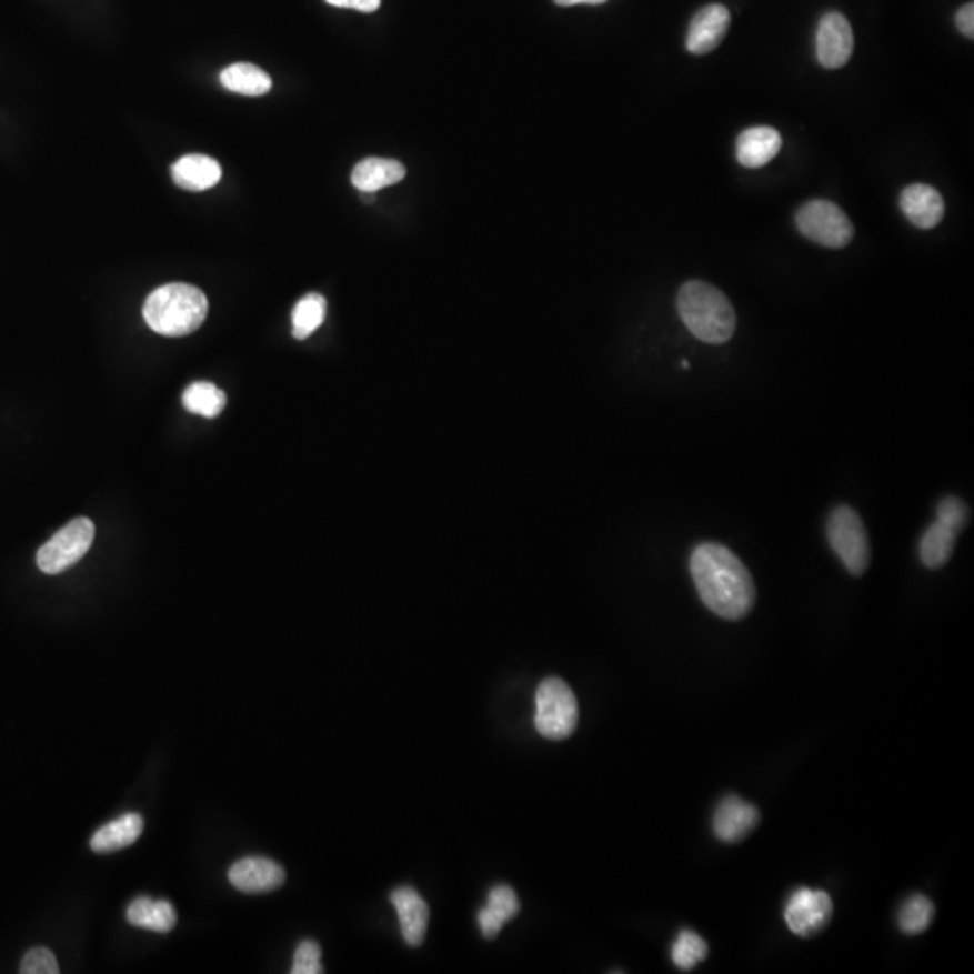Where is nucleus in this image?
I'll return each mask as SVG.
<instances>
[{"label":"nucleus","instance_id":"31","mask_svg":"<svg viewBox=\"0 0 974 974\" xmlns=\"http://www.w3.org/2000/svg\"><path fill=\"white\" fill-rule=\"evenodd\" d=\"M956 28L961 29V33L965 34V37H970L973 39L974 37V4L970 2V4L962 6L958 13H956Z\"/></svg>","mask_w":974,"mask_h":974},{"label":"nucleus","instance_id":"6","mask_svg":"<svg viewBox=\"0 0 974 974\" xmlns=\"http://www.w3.org/2000/svg\"><path fill=\"white\" fill-rule=\"evenodd\" d=\"M796 227L809 241L840 250L854 239V224L840 207L831 201L806 202L796 213Z\"/></svg>","mask_w":974,"mask_h":974},{"label":"nucleus","instance_id":"12","mask_svg":"<svg viewBox=\"0 0 974 974\" xmlns=\"http://www.w3.org/2000/svg\"><path fill=\"white\" fill-rule=\"evenodd\" d=\"M760 812L756 806L739 796H727L716 809L713 829L724 843H739L747 837L759 825Z\"/></svg>","mask_w":974,"mask_h":974},{"label":"nucleus","instance_id":"13","mask_svg":"<svg viewBox=\"0 0 974 974\" xmlns=\"http://www.w3.org/2000/svg\"><path fill=\"white\" fill-rule=\"evenodd\" d=\"M390 903L394 904L398 912L404 942L412 947L421 946L430 921V907L424 898L415 890L401 886L390 893Z\"/></svg>","mask_w":974,"mask_h":974},{"label":"nucleus","instance_id":"9","mask_svg":"<svg viewBox=\"0 0 974 974\" xmlns=\"http://www.w3.org/2000/svg\"><path fill=\"white\" fill-rule=\"evenodd\" d=\"M854 53V31L841 13H826L817 26L816 54L825 69H841Z\"/></svg>","mask_w":974,"mask_h":974},{"label":"nucleus","instance_id":"10","mask_svg":"<svg viewBox=\"0 0 974 974\" xmlns=\"http://www.w3.org/2000/svg\"><path fill=\"white\" fill-rule=\"evenodd\" d=\"M230 883L242 893H269L282 888L285 872L268 857H244L230 868Z\"/></svg>","mask_w":974,"mask_h":974},{"label":"nucleus","instance_id":"33","mask_svg":"<svg viewBox=\"0 0 974 974\" xmlns=\"http://www.w3.org/2000/svg\"><path fill=\"white\" fill-rule=\"evenodd\" d=\"M361 193H363V195H361V199H363V201H365V202H374L375 201L374 193H369V192H361Z\"/></svg>","mask_w":974,"mask_h":974},{"label":"nucleus","instance_id":"4","mask_svg":"<svg viewBox=\"0 0 974 974\" xmlns=\"http://www.w3.org/2000/svg\"><path fill=\"white\" fill-rule=\"evenodd\" d=\"M578 719L576 696L569 684L558 677L545 679L536 692L534 725L538 733L549 740L569 739L576 731Z\"/></svg>","mask_w":974,"mask_h":974},{"label":"nucleus","instance_id":"3","mask_svg":"<svg viewBox=\"0 0 974 974\" xmlns=\"http://www.w3.org/2000/svg\"><path fill=\"white\" fill-rule=\"evenodd\" d=\"M208 314V300L190 283H167L150 293L143 305L147 325L158 334L181 338L198 331Z\"/></svg>","mask_w":974,"mask_h":974},{"label":"nucleus","instance_id":"17","mask_svg":"<svg viewBox=\"0 0 974 974\" xmlns=\"http://www.w3.org/2000/svg\"><path fill=\"white\" fill-rule=\"evenodd\" d=\"M406 169L403 163L395 159L369 158L355 164L352 170V187L360 192L375 193L383 188L392 187L403 181Z\"/></svg>","mask_w":974,"mask_h":974},{"label":"nucleus","instance_id":"1","mask_svg":"<svg viewBox=\"0 0 974 974\" xmlns=\"http://www.w3.org/2000/svg\"><path fill=\"white\" fill-rule=\"evenodd\" d=\"M702 603L724 620L739 621L751 612L756 589L747 566L721 543H701L690 560Z\"/></svg>","mask_w":974,"mask_h":974},{"label":"nucleus","instance_id":"2","mask_svg":"<svg viewBox=\"0 0 974 974\" xmlns=\"http://www.w3.org/2000/svg\"><path fill=\"white\" fill-rule=\"evenodd\" d=\"M677 309L682 322L696 340L721 345L733 338L736 312L715 285L702 280L684 283L679 289Z\"/></svg>","mask_w":974,"mask_h":974},{"label":"nucleus","instance_id":"11","mask_svg":"<svg viewBox=\"0 0 974 974\" xmlns=\"http://www.w3.org/2000/svg\"><path fill=\"white\" fill-rule=\"evenodd\" d=\"M731 24L730 10L722 4H710L693 17L687 29L686 48L692 54L715 51Z\"/></svg>","mask_w":974,"mask_h":974},{"label":"nucleus","instance_id":"25","mask_svg":"<svg viewBox=\"0 0 974 974\" xmlns=\"http://www.w3.org/2000/svg\"><path fill=\"white\" fill-rule=\"evenodd\" d=\"M935 917V906L924 895H913L898 912V927L906 935H921L926 932Z\"/></svg>","mask_w":974,"mask_h":974},{"label":"nucleus","instance_id":"20","mask_svg":"<svg viewBox=\"0 0 974 974\" xmlns=\"http://www.w3.org/2000/svg\"><path fill=\"white\" fill-rule=\"evenodd\" d=\"M127 921L135 927H144L150 932L169 933L178 924V913L169 901H154L150 897H138L127 910Z\"/></svg>","mask_w":974,"mask_h":974},{"label":"nucleus","instance_id":"32","mask_svg":"<svg viewBox=\"0 0 974 974\" xmlns=\"http://www.w3.org/2000/svg\"><path fill=\"white\" fill-rule=\"evenodd\" d=\"M554 2H556L558 6H563V8H569V6L576 4H605L606 0H554Z\"/></svg>","mask_w":974,"mask_h":974},{"label":"nucleus","instance_id":"22","mask_svg":"<svg viewBox=\"0 0 974 974\" xmlns=\"http://www.w3.org/2000/svg\"><path fill=\"white\" fill-rule=\"evenodd\" d=\"M956 533L936 520L921 540V560L927 569H941L950 562L955 549Z\"/></svg>","mask_w":974,"mask_h":974},{"label":"nucleus","instance_id":"16","mask_svg":"<svg viewBox=\"0 0 974 974\" xmlns=\"http://www.w3.org/2000/svg\"><path fill=\"white\" fill-rule=\"evenodd\" d=\"M221 164L210 155L190 154L175 161L172 167L173 183L188 192H204L219 184Z\"/></svg>","mask_w":974,"mask_h":974},{"label":"nucleus","instance_id":"24","mask_svg":"<svg viewBox=\"0 0 974 974\" xmlns=\"http://www.w3.org/2000/svg\"><path fill=\"white\" fill-rule=\"evenodd\" d=\"M327 302L322 294L309 293L294 305L293 309V337L297 340H305L317 332L325 320Z\"/></svg>","mask_w":974,"mask_h":974},{"label":"nucleus","instance_id":"27","mask_svg":"<svg viewBox=\"0 0 974 974\" xmlns=\"http://www.w3.org/2000/svg\"><path fill=\"white\" fill-rule=\"evenodd\" d=\"M936 520L958 534L970 522V508L958 496H946L936 508Z\"/></svg>","mask_w":974,"mask_h":974},{"label":"nucleus","instance_id":"28","mask_svg":"<svg viewBox=\"0 0 974 974\" xmlns=\"http://www.w3.org/2000/svg\"><path fill=\"white\" fill-rule=\"evenodd\" d=\"M293 974H320L322 967V947L314 941H303L294 951Z\"/></svg>","mask_w":974,"mask_h":974},{"label":"nucleus","instance_id":"21","mask_svg":"<svg viewBox=\"0 0 974 974\" xmlns=\"http://www.w3.org/2000/svg\"><path fill=\"white\" fill-rule=\"evenodd\" d=\"M221 83L228 91L242 97H264L273 87L268 72L253 63L244 62L231 63L230 68L224 69L221 72Z\"/></svg>","mask_w":974,"mask_h":974},{"label":"nucleus","instance_id":"7","mask_svg":"<svg viewBox=\"0 0 974 974\" xmlns=\"http://www.w3.org/2000/svg\"><path fill=\"white\" fill-rule=\"evenodd\" d=\"M94 523L89 519H74L60 529L37 554V565L43 574H60L80 562L94 542Z\"/></svg>","mask_w":974,"mask_h":974},{"label":"nucleus","instance_id":"8","mask_svg":"<svg viewBox=\"0 0 974 974\" xmlns=\"http://www.w3.org/2000/svg\"><path fill=\"white\" fill-rule=\"evenodd\" d=\"M832 917V901L820 890L800 888L789 897L785 921L794 935H817Z\"/></svg>","mask_w":974,"mask_h":974},{"label":"nucleus","instance_id":"14","mask_svg":"<svg viewBox=\"0 0 974 974\" xmlns=\"http://www.w3.org/2000/svg\"><path fill=\"white\" fill-rule=\"evenodd\" d=\"M901 210L907 221L921 228L932 230L938 227L944 217V199L930 184L915 183L904 188L901 193Z\"/></svg>","mask_w":974,"mask_h":974},{"label":"nucleus","instance_id":"19","mask_svg":"<svg viewBox=\"0 0 974 974\" xmlns=\"http://www.w3.org/2000/svg\"><path fill=\"white\" fill-rule=\"evenodd\" d=\"M143 834V817L135 812H129L125 816L107 823L91 837V849L98 854H111L118 850L134 845Z\"/></svg>","mask_w":974,"mask_h":974},{"label":"nucleus","instance_id":"23","mask_svg":"<svg viewBox=\"0 0 974 974\" xmlns=\"http://www.w3.org/2000/svg\"><path fill=\"white\" fill-rule=\"evenodd\" d=\"M183 404L190 413L215 419L217 415H221L222 410L227 409V394L213 383L199 381L184 390Z\"/></svg>","mask_w":974,"mask_h":974},{"label":"nucleus","instance_id":"18","mask_svg":"<svg viewBox=\"0 0 974 974\" xmlns=\"http://www.w3.org/2000/svg\"><path fill=\"white\" fill-rule=\"evenodd\" d=\"M520 912V901L513 888L500 884L488 895V906L479 912V926L488 941L499 935L500 930L513 921Z\"/></svg>","mask_w":974,"mask_h":974},{"label":"nucleus","instance_id":"29","mask_svg":"<svg viewBox=\"0 0 974 974\" xmlns=\"http://www.w3.org/2000/svg\"><path fill=\"white\" fill-rule=\"evenodd\" d=\"M58 971L57 956L46 947L29 950L20 962L22 974H57Z\"/></svg>","mask_w":974,"mask_h":974},{"label":"nucleus","instance_id":"5","mask_svg":"<svg viewBox=\"0 0 974 974\" xmlns=\"http://www.w3.org/2000/svg\"><path fill=\"white\" fill-rule=\"evenodd\" d=\"M826 536L849 572L855 576L866 572L870 565L868 534L855 509L850 505L835 508L826 523Z\"/></svg>","mask_w":974,"mask_h":974},{"label":"nucleus","instance_id":"30","mask_svg":"<svg viewBox=\"0 0 974 974\" xmlns=\"http://www.w3.org/2000/svg\"><path fill=\"white\" fill-rule=\"evenodd\" d=\"M327 4L337 6V8H347V10L363 11V13H372L380 10L381 0H325Z\"/></svg>","mask_w":974,"mask_h":974},{"label":"nucleus","instance_id":"26","mask_svg":"<svg viewBox=\"0 0 974 974\" xmlns=\"http://www.w3.org/2000/svg\"><path fill=\"white\" fill-rule=\"evenodd\" d=\"M707 951H710V947H707L706 942H704L701 935H696L695 932H690V930H684V932L679 933L677 938L673 942V964L677 965L679 970L682 971L693 970L701 962L706 961Z\"/></svg>","mask_w":974,"mask_h":974},{"label":"nucleus","instance_id":"15","mask_svg":"<svg viewBox=\"0 0 974 974\" xmlns=\"http://www.w3.org/2000/svg\"><path fill=\"white\" fill-rule=\"evenodd\" d=\"M782 149V135L773 127H751L736 140V159L745 169H762Z\"/></svg>","mask_w":974,"mask_h":974}]
</instances>
